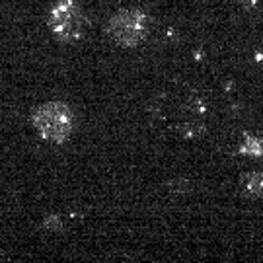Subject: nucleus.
Listing matches in <instances>:
<instances>
[{
    "label": "nucleus",
    "mask_w": 263,
    "mask_h": 263,
    "mask_svg": "<svg viewBox=\"0 0 263 263\" xmlns=\"http://www.w3.org/2000/svg\"><path fill=\"white\" fill-rule=\"evenodd\" d=\"M31 123L45 141L61 144L68 141L74 131L76 115L68 104L53 100V102L37 105L31 111Z\"/></svg>",
    "instance_id": "1"
},
{
    "label": "nucleus",
    "mask_w": 263,
    "mask_h": 263,
    "mask_svg": "<svg viewBox=\"0 0 263 263\" xmlns=\"http://www.w3.org/2000/svg\"><path fill=\"white\" fill-rule=\"evenodd\" d=\"M51 33L63 43L82 37L86 29V16L76 0H57L47 16Z\"/></svg>",
    "instance_id": "2"
},
{
    "label": "nucleus",
    "mask_w": 263,
    "mask_h": 263,
    "mask_svg": "<svg viewBox=\"0 0 263 263\" xmlns=\"http://www.w3.org/2000/svg\"><path fill=\"white\" fill-rule=\"evenodd\" d=\"M148 31V18L141 10H119L107 24V33L113 43L121 47L141 45Z\"/></svg>",
    "instance_id": "3"
},
{
    "label": "nucleus",
    "mask_w": 263,
    "mask_h": 263,
    "mask_svg": "<svg viewBox=\"0 0 263 263\" xmlns=\"http://www.w3.org/2000/svg\"><path fill=\"white\" fill-rule=\"evenodd\" d=\"M242 189L248 197H263V174L248 172L242 176Z\"/></svg>",
    "instance_id": "4"
},
{
    "label": "nucleus",
    "mask_w": 263,
    "mask_h": 263,
    "mask_svg": "<svg viewBox=\"0 0 263 263\" xmlns=\"http://www.w3.org/2000/svg\"><path fill=\"white\" fill-rule=\"evenodd\" d=\"M240 151L244 152L246 156L259 158V156H263V139H259V137H252V135H246L244 141H242V146H240Z\"/></svg>",
    "instance_id": "5"
}]
</instances>
